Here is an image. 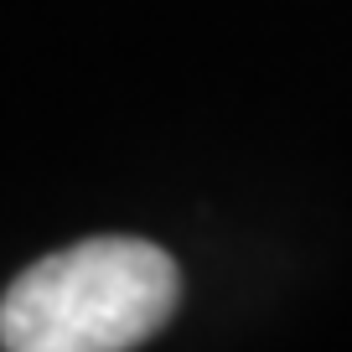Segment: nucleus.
Wrapping results in <instances>:
<instances>
[{"instance_id":"obj_1","label":"nucleus","mask_w":352,"mask_h":352,"mask_svg":"<svg viewBox=\"0 0 352 352\" xmlns=\"http://www.w3.org/2000/svg\"><path fill=\"white\" fill-rule=\"evenodd\" d=\"M182 300L176 259L145 239H83L36 259L0 300L11 352H124L151 342Z\"/></svg>"}]
</instances>
